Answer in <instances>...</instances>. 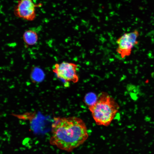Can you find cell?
<instances>
[{"instance_id": "6da1fadb", "label": "cell", "mask_w": 154, "mask_h": 154, "mask_svg": "<svg viewBox=\"0 0 154 154\" xmlns=\"http://www.w3.org/2000/svg\"><path fill=\"white\" fill-rule=\"evenodd\" d=\"M52 125L51 144L70 152L82 144L88 137L85 123L74 116L55 117Z\"/></svg>"}, {"instance_id": "7a4b0ae2", "label": "cell", "mask_w": 154, "mask_h": 154, "mask_svg": "<svg viewBox=\"0 0 154 154\" xmlns=\"http://www.w3.org/2000/svg\"><path fill=\"white\" fill-rule=\"evenodd\" d=\"M88 108L97 125L107 126L113 120L119 107L109 94L102 92L97 96L95 102Z\"/></svg>"}, {"instance_id": "3957f363", "label": "cell", "mask_w": 154, "mask_h": 154, "mask_svg": "<svg viewBox=\"0 0 154 154\" xmlns=\"http://www.w3.org/2000/svg\"><path fill=\"white\" fill-rule=\"evenodd\" d=\"M78 67V65L74 63L64 61L56 64L52 71L58 78L65 83L71 82L76 83L79 80L77 73Z\"/></svg>"}, {"instance_id": "277c9868", "label": "cell", "mask_w": 154, "mask_h": 154, "mask_svg": "<svg viewBox=\"0 0 154 154\" xmlns=\"http://www.w3.org/2000/svg\"><path fill=\"white\" fill-rule=\"evenodd\" d=\"M139 33L137 30L124 34L116 40L117 47L116 52L122 58L130 55L132 48L138 43Z\"/></svg>"}, {"instance_id": "5b68a950", "label": "cell", "mask_w": 154, "mask_h": 154, "mask_svg": "<svg viewBox=\"0 0 154 154\" xmlns=\"http://www.w3.org/2000/svg\"><path fill=\"white\" fill-rule=\"evenodd\" d=\"M35 4L32 0H19L14 9V13L18 17L29 21L33 20L36 17Z\"/></svg>"}, {"instance_id": "8992f818", "label": "cell", "mask_w": 154, "mask_h": 154, "mask_svg": "<svg viewBox=\"0 0 154 154\" xmlns=\"http://www.w3.org/2000/svg\"><path fill=\"white\" fill-rule=\"evenodd\" d=\"M23 38L26 44L28 45H33L37 42L38 36L37 33L34 31L29 30L24 33Z\"/></svg>"}, {"instance_id": "52a82bcc", "label": "cell", "mask_w": 154, "mask_h": 154, "mask_svg": "<svg viewBox=\"0 0 154 154\" xmlns=\"http://www.w3.org/2000/svg\"><path fill=\"white\" fill-rule=\"evenodd\" d=\"M97 98L95 94L90 93L86 95L84 98V102L88 106L94 104L96 102Z\"/></svg>"}]
</instances>
